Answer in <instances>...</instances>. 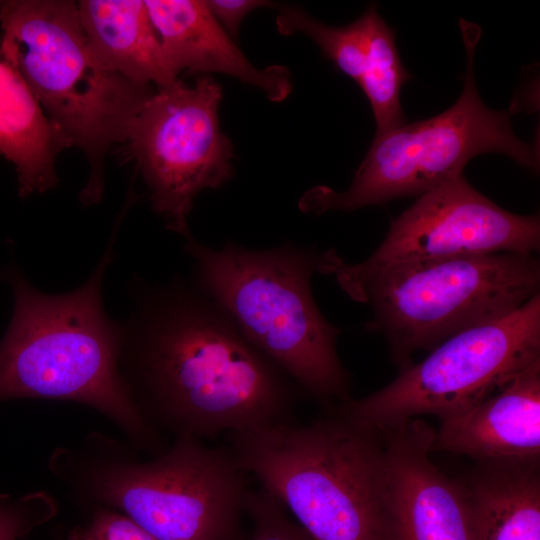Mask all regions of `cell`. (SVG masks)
I'll return each mask as SVG.
<instances>
[{
    "label": "cell",
    "instance_id": "obj_1",
    "mask_svg": "<svg viewBox=\"0 0 540 540\" xmlns=\"http://www.w3.org/2000/svg\"><path fill=\"white\" fill-rule=\"evenodd\" d=\"M121 374L156 431L197 439L290 421L294 381L211 298L183 281L141 291Z\"/></svg>",
    "mask_w": 540,
    "mask_h": 540
},
{
    "label": "cell",
    "instance_id": "obj_2",
    "mask_svg": "<svg viewBox=\"0 0 540 540\" xmlns=\"http://www.w3.org/2000/svg\"><path fill=\"white\" fill-rule=\"evenodd\" d=\"M115 235L79 288L47 294L11 267L14 310L0 341V402L48 399L87 405L110 419L138 450L161 453L158 432L136 407L120 371L124 327L105 313L102 280L113 260Z\"/></svg>",
    "mask_w": 540,
    "mask_h": 540
},
{
    "label": "cell",
    "instance_id": "obj_3",
    "mask_svg": "<svg viewBox=\"0 0 540 540\" xmlns=\"http://www.w3.org/2000/svg\"><path fill=\"white\" fill-rule=\"evenodd\" d=\"M99 432L56 448L52 475L77 503L118 511L155 540H238L248 493L233 453L180 436L156 457Z\"/></svg>",
    "mask_w": 540,
    "mask_h": 540
},
{
    "label": "cell",
    "instance_id": "obj_4",
    "mask_svg": "<svg viewBox=\"0 0 540 540\" xmlns=\"http://www.w3.org/2000/svg\"><path fill=\"white\" fill-rule=\"evenodd\" d=\"M193 285L214 300L242 335L310 396L346 401L349 374L337 353L342 329L318 308L311 279L322 252L284 244L251 250L228 242L220 249L186 239Z\"/></svg>",
    "mask_w": 540,
    "mask_h": 540
},
{
    "label": "cell",
    "instance_id": "obj_5",
    "mask_svg": "<svg viewBox=\"0 0 540 540\" xmlns=\"http://www.w3.org/2000/svg\"><path fill=\"white\" fill-rule=\"evenodd\" d=\"M0 24V53L26 81L69 147L86 154L91 172L80 198L84 204L98 203L106 153L126 142L130 125L155 90L100 63L74 1H0Z\"/></svg>",
    "mask_w": 540,
    "mask_h": 540
},
{
    "label": "cell",
    "instance_id": "obj_6",
    "mask_svg": "<svg viewBox=\"0 0 540 540\" xmlns=\"http://www.w3.org/2000/svg\"><path fill=\"white\" fill-rule=\"evenodd\" d=\"M319 273L370 306L365 328L384 336L401 369L414 351L509 314L540 289L539 258L510 252L367 269L331 248Z\"/></svg>",
    "mask_w": 540,
    "mask_h": 540
},
{
    "label": "cell",
    "instance_id": "obj_7",
    "mask_svg": "<svg viewBox=\"0 0 540 540\" xmlns=\"http://www.w3.org/2000/svg\"><path fill=\"white\" fill-rule=\"evenodd\" d=\"M238 465L314 540H381L382 437L339 417L233 434Z\"/></svg>",
    "mask_w": 540,
    "mask_h": 540
},
{
    "label": "cell",
    "instance_id": "obj_8",
    "mask_svg": "<svg viewBox=\"0 0 540 540\" xmlns=\"http://www.w3.org/2000/svg\"><path fill=\"white\" fill-rule=\"evenodd\" d=\"M459 25L467 64L457 101L436 116L375 136L350 186L344 192L326 186L306 191L299 201L301 211H352L396 198L419 197L461 175L470 159L488 152L502 153L520 166L539 170L538 146L520 140L509 115L488 108L478 94L474 54L480 27L464 19Z\"/></svg>",
    "mask_w": 540,
    "mask_h": 540
},
{
    "label": "cell",
    "instance_id": "obj_9",
    "mask_svg": "<svg viewBox=\"0 0 540 540\" xmlns=\"http://www.w3.org/2000/svg\"><path fill=\"white\" fill-rule=\"evenodd\" d=\"M540 359V293L513 312L441 342L382 389L346 400L337 417L381 433L420 415L444 419L477 405Z\"/></svg>",
    "mask_w": 540,
    "mask_h": 540
},
{
    "label": "cell",
    "instance_id": "obj_10",
    "mask_svg": "<svg viewBox=\"0 0 540 540\" xmlns=\"http://www.w3.org/2000/svg\"><path fill=\"white\" fill-rule=\"evenodd\" d=\"M221 99V86L212 77H199L193 85L177 79L156 87L128 131L129 154L152 208L185 239L192 236L188 216L196 196L233 174V146L219 125Z\"/></svg>",
    "mask_w": 540,
    "mask_h": 540
},
{
    "label": "cell",
    "instance_id": "obj_11",
    "mask_svg": "<svg viewBox=\"0 0 540 540\" xmlns=\"http://www.w3.org/2000/svg\"><path fill=\"white\" fill-rule=\"evenodd\" d=\"M540 249L538 215L506 211L472 187L463 174L426 192L391 220L367 269Z\"/></svg>",
    "mask_w": 540,
    "mask_h": 540
},
{
    "label": "cell",
    "instance_id": "obj_12",
    "mask_svg": "<svg viewBox=\"0 0 540 540\" xmlns=\"http://www.w3.org/2000/svg\"><path fill=\"white\" fill-rule=\"evenodd\" d=\"M380 434L384 449L381 540H472L464 485L430 459L435 430L414 418Z\"/></svg>",
    "mask_w": 540,
    "mask_h": 540
},
{
    "label": "cell",
    "instance_id": "obj_13",
    "mask_svg": "<svg viewBox=\"0 0 540 540\" xmlns=\"http://www.w3.org/2000/svg\"><path fill=\"white\" fill-rule=\"evenodd\" d=\"M276 23L284 35L308 36L339 71L358 84L373 111L375 136L406 123L401 91L411 74L401 61L395 31L375 4L342 27L323 24L296 6H284Z\"/></svg>",
    "mask_w": 540,
    "mask_h": 540
},
{
    "label": "cell",
    "instance_id": "obj_14",
    "mask_svg": "<svg viewBox=\"0 0 540 540\" xmlns=\"http://www.w3.org/2000/svg\"><path fill=\"white\" fill-rule=\"evenodd\" d=\"M434 450L481 463L539 461L540 359L477 405L441 419Z\"/></svg>",
    "mask_w": 540,
    "mask_h": 540
},
{
    "label": "cell",
    "instance_id": "obj_15",
    "mask_svg": "<svg viewBox=\"0 0 540 540\" xmlns=\"http://www.w3.org/2000/svg\"><path fill=\"white\" fill-rule=\"evenodd\" d=\"M144 2L177 74L184 70L226 74L258 88L271 101L284 100L291 92L288 70L281 66H254L212 16L205 1Z\"/></svg>",
    "mask_w": 540,
    "mask_h": 540
},
{
    "label": "cell",
    "instance_id": "obj_16",
    "mask_svg": "<svg viewBox=\"0 0 540 540\" xmlns=\"http://www.w3.org/2000/svg\"><path fill=\"white\" fill-rule=\"evenodd\" d=\"M78 14L89 45L108 70L156 87L178 79L144 1L81 0Z\"/></svg>",
    "mask_w": 540,
    "mask_h": 540
},
{
    "label": "cell",
    "instance_id": "obj_17",
    "mask_svg": "<svg viewBox=\"0 0 540 540\" xmlns=\"http://www.w3.org/2000/svg\"><path fill=\"white\" fill-rule=\"evenodd\" d=\"M68 147L26 81L0 53V155L14 164L21 197L55 187L56 158Z\"/></svg>",
    "mask_w": 540,
    "mask_h": 540
},
{
    "label": "cell",
    "instance_id": "obj_18",
    "mask_svg": "<svg viewBox=\"0 0 540 540\" xmlns=\"http://www.w3.org/2000/svg\"><path fill=\"white\" fill-rule=\"evenodd\" d=\"M538 463H482L464 485L472 540H540Z\"/></svg>",
    "mask_w": 540,
    "mask_h": 540
},
{
    "label": "cell",
    "instance_id": "obj_19",
    "mask_svg": "<svg viewBox=\"0 0 540 540\" xmlns=\"http://www.w3.org/2000/svg\"><path fill=\"white\" fill-rule=\"evenodd\" d=\"M244 511L251 520L249 540H314L284 506L262 488L248 491Z\"/></svg>",
    "mask_w": 540,
    "mask_h": 540
},
{
    "label": "cell",
    "instance_id": "obj_20",
    "mask_svg": "<svg viewBox=\"0 0 540 540\" xmlns=\"http://www.w3.org/2000/svg\"><path fill=\"white\" fill-rule=\"evenodd\" d=\"M58 504L45 491L12 499L0 495V540H19L57 515Z\"/></svg>",
    "mask_w": 540,
    "mask_h": 540
},
{
    "label": "cell",
    "instance_id": "obj_21",
    "mask_svg": "<svg viewBox=\"0 0 540 540\" xmlns=\"http://www.w3.org/2000/svg\"><path fill=\"white\" fill-rule=\"evenodd\" d=\"M64 540H155L124 514L97 507L89 520L68 532Z\"/></svg>",
    "mask_w": 540,
    "mask_h": 540
},
{
    "label": "cell",
    "instance_id": "obj_22",
    "mask_svg": "<svg viewBox=\"0 0 540 540\" xmlns=\"http://www.w3.org/2000/svg\"><path fill=\"white\" fill-rule=\"evenodd\" d=\"M205 3L212 16L232 38L237 36L242 21L249 13L271 5L263 0H209Z\"/></svg>",
    "mask_w": 540,
    "mask_h": 540
}]
</instances>
